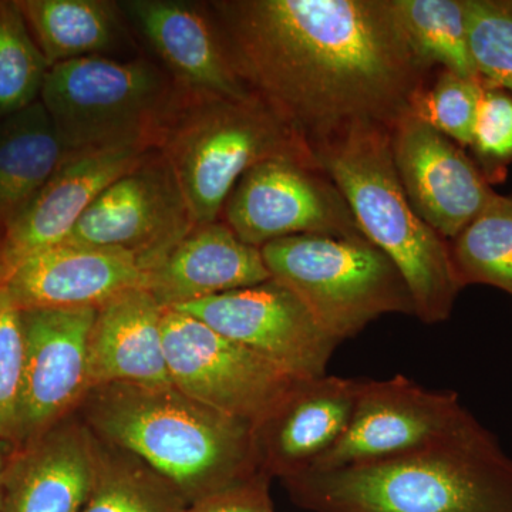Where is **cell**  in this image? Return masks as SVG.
<instances>
[{
  "label": "cell",
  "instance_id": "26",
  "mask_svg": "<svg viewBox=\"0 0 512 512\" xmlns=\"http://www.w3.org/2000/svg\"><path fill=\"white\" fill-rule=\"evenodd\" d=\"M392 5L427 66L483 80L468 46L467 0H392Z\"/></svg>",
  "mask_w": 512,
  "mask_h": 512
},
{
  "label": "cell",
  "instance_id": "24",
  "mask_svg": "<svg viewBox=\"0 0 512 512\" xmlns=\"http://www.w3.org/2000/svg\"><path fill=\"white\" fill-rule=\"evenodd\" d=\"M187 507L180 491L144 461L99 440L96 484L83 512H185Z\"/></svg>",
  "mask_w": 512,
  "mask_h": 512
},
{
  "label": "cell",
  "instance_id": "29",
  "mask_svg": "<svg viewBox=\"0 0 512 512\" xmlns=\"http://www.w3.org/2000/svg\"><path fill=\"white\" fill-rule=\"evenodd\" d=\"M485 86L484 80L466 79L441 69L434 82L427 83L417 96L412 114L458 146H471Z\"/></svg>",
  "mask_w": 512,
  "mask_h": 512
},
{
  "label": "cell",
  "instance_id": "31",
  "mask_svg": "<svg viewBox=\"0 0 512 512\" xmlns=\"http://www.w3.org/2000/svg\"><path fill=\"white\" fill-rule=\"evenodd\" d=\"M470 147L488 181L503 175L512 163V94L485 86Z\"/></svg>",
  "mask_w": 512,
  "mask_h": 512
},
{
  "label": "cell",
  "instance_id": "10",
  "mask_svg": "<svg viewBox=\"0 0 512 512\" xmlns=\"http://www.w3.org/2000/svg\"><path fill=\"white\" fill-rule=\"evenodd\" d=\"M460 396L409 377L362 380L348 429L309 470L362 466L429 446L470 416Z\"/></svg>",
  "mask_w": 512,
  "mask_h": 512
},
{
  "label": "cell",
  "instance_id": "28",
  "mask_svg": "<svg viewBox=\"0 0 512 512\" xmlns=\"http://www.w3.org/2000/svg\"><path fill=\"white\" fill-rule=\"evenodd\" d=\"M467 26L477 73L512 94V0H467Z\"/></svg>",
  "mask_w": 512,
  "mask_h": 512
},
{
  "label": "cell",
  "instance_id": "5",
  "mask_svg": "<svg viewBox=\"0 0 512 512\" xmlns=\"http://www.w3.org/2000/svg\"><path fill=\"white\" fill-rule=\"evenodd\" d=\"M323 171L348 201L365 237L399 269L416 316L446 322L463 286L448 241L421 220L404 194L390 148V130L359 128L318 153Z\"/></svg>",
  "mask_w": 512,
  "mask_h": 512
},
{
  "label": "cell",
  "instance_id": "9",
  "mask_svg": "<svg viewBox=\"0 0 512 512\" xmlns=\"http://www.w3.org/2000/svg\"><path fill=\"white\" fill-rule=\"evenodd\" d=\"M221 221L261 249L296 235L366 238L348 201L322 168L292 160L256 165L239 178Z\"/></svg>",
  "mask_w": 512,
  "mask_h": 512
},
{
  "label": "cell",
  "instance_id": "16",
  "mask_svg": "<svg viewBox=\"0 0 512 512\" xmlns=\"http://www.w3.org/2000/svg\"><path fill=\"white\" fill-rule=\"evenodd\" d=\"M121 15L153 50L183 92L244 99L254 94L242 77L207 3L126 0Z\"/></svg>",
  "mask_w": 512,
  "mask_h": 512
},
{
  "label": "cell",
  "instance_id": "2",
  "mask_svg": "<svg viewBox=\"0 0 512 512\" xmlns=\"http://www.w3.org/2000/svg\"><path fill=\"white\" fill-rule=\"evenodd\" d=\"M281 481L311 512H512V457L473 414L412 453Z\"/></svg>",
  "mask_w": 512,
  "mask_h": 512
},
{
  "label": "cell",
  "instance_id": "8",
  "mask_svg": "<svg viewBox=\"0 0 512 512\" xmlns=\"http://www.w3.org/2000/svg\"><path fill=\"white\" fill-rule=\"evenodd\" d=\"M171 383L212 409L258 426L302 380L187 313L164 308Z\"/></svg>",
  "mask_w": 512,
  "mask_h": 512
},
{
  "label": "cell",
  "instance_id": "7",
  "mask_svg": "<svg viewBox=\"0 0 512 512\" xmlns=\"http://www.w3.org/2000/svg\"><path fill=\"white\" fill-rule=\"evenodd\" d=\"M175 96L163 67L144 59L83 57L55 64L40 103L67 153L121 144H150Z\"/></svg>",
  "mask_w": 512,
  "mask_h": 512
},
{
  "label": "cell",
  "instance_id": "33",
  "mask_svg": "<svg viewBox=\"0 0 512 512\" xmlns=\"http://www.w3.org/2000/svg\"><path fill=\"white\" fill-rule=\"evenodd\" d=\"M12 448V444L0 439V512H2L3 507V485H5L6 466H8V458Z\"/></svg>",
  "mask_w": 512,
  "mask_h": 512
},
{
  "label": "cell",
  "instance_id": "21",
  "mask_svg": "<svg viewBox=\"0 0 512 512\" xmlns=\"http://www.w3.org/2000/svg\"><path fill=\"white\" fill-rule=\"evenodd\" d=\"M164 308L147 288H134L97 309L89 339L93 387L110 383L171 386L163 340Z\"/></svg>",
  "mask_w": 512,
  "mask_h": 512
},
{
  "label": "cell",
  "instance_id": "18",
  "mask_svg": "<svg viewBox=\"0 0 512 512\" xmlns=\"http://www.w3.org/2000/svg\"><path fill=\"white\" fill-rule=\"evenodd\" d=\"M148 272L126 252L60 244L23 259L0 274V285L23 309L100 308L134 288Z\"/></svg>",
  "mask_w": 512,
  "mask_h": 512
},
{
  "label": "cell",
  "instance_id": "23",
  "mask_svg": "<svg viewBox=\"0 0 512 512\" xmlns=\"http://www.w3.org/2000/svg\"><path fill=\"white\" fill-rule=\"evenodd\" d=\"M49 66L104 56L123 40V15L107 0H16Z\"/></svg>",
  "mask_w": 512,
  "mask_h": 512
},
{
  "label": "cell",
  "instance_id": "32",
  "mask_svg": "<svg viewBox=\"0 0 512 512\" xmlns=\"http://www.w3.org/2000/svg\"><path fill=\"white\" fill-rule=\"evenodd\" d=\"M271 480L268 474L259 471L247 480L194 501L185 512H275Z\"/></svg>",
  "mask_w": 512,
  "mask_h": 512
},
{
  "label": "cell",
  "instance_id": "1",
  "mask_svg": "<svg viewBox=\"0 0 512 512\" xmlns=\"http://www.w3.org/2000/svg\"><path fill=\"white\" fill-rule=\"evenodd\" d=\"M239 76L315 151L392 131L429 83L392 0L207 3Z\"/></svg>",
  "mask_w": 512,
  "mask_h": 512
},
{
  "label": "cell",
  "instance_id": "15",
  "mask_svg": "<svg viewBox=\"0 0 512 512\" xmlns=\"http://www.w3.org/2000/svg\"><path fill=\"white\" fill-rule=\"evenodd\" d=\"M154 153L150 144H121L67 154L8 227L0 232V274L64 244L101 192Z\"/></svg>",
  "mask_w": 512,
  "mask_h": 512
},
{
  "label": "cell",
  "instance_id": "14",
  "mask_svg": "<svg viewBox=\"0 0 512 512\" xmlns=\"http://www.w3.org/2000/svg\"><path fill=\"white\" fill-rule=\"evenodd\" d=\"M390 148L413 210L448 242L495 195L490 181L463 148L412 113L390 131Z\"/></svg>",
  "mask_w": 512,
  "mask_h": 512
},
{
  "label": "cell",
  "instance_id": "4",
  "mask_svg": "<svg viewBox=\"0 0 512 512\" xmlns=\"http://www.w3.org/2000/svg\"><path fill=\"white\" fill-rule=\"evenodd\" d=\"M154 150L173 173L195 225L220 221L239 178L256 165L292 160L322 168L298 131L255 93L231 99L175 87Z\"/></svg>",
  "mask_w": 512,
  "mask_h": 512
},
{
  "label": "cell",
  "instance_id": "17",
  "mask_svg": "<svg viewBox=\"0 0 512 512\" xmlns=\"http://www.w3.org/2000/svg\"><path fill=\"white\" fill-rule=\"evenodd\" d=\"M97 468L99 440L74 413L30 443L12 448L2 512H83Z\"/></svg>",
  "mask_w": 512,
  "mask_h": 512
},
{
  "label": "cell",
  "instance_id": "11",
  "mask_svg": "<svg viewBox=\"0 0 512 512\" xmlns=\"http://www.w3.org/2000/svg\"><path fill=\"white\" fill-rule=\"evenodd\" d=\"M171 309L194 316L299 380L325 376L340 345L274 279Z\"/></svg>",
  "mask_w": 512,
  "mask_h": 512
},
{
  "label": "cell",
  "instance_id": "25",
  "mask_svg": "<svg viewBox=\"0 0 512 512\" xmlns=\"http://www.w3.org/2000/svg\"><path fill=\"white\" fill-rule=\"evenodd\" d=\"M448 247L463 288L488 285L512 296V197L495 192Z\"/></svg>",
  "mask_w": 512,
  "mask_h": 512
},
{
  "label": "cell",
  "instance_id": "27",
  "mask_svg": "<svg viewBox=\"0 0 512 512\" xmlns=\"http://www.w3.org/2000/svg\"><path fill=\"white\" fill-rule=\"evenodd\" d=\"M49 69L16 0H0V119L40 100Z\"/></svg>",
  "mask_w": 512,
  "mask_h": 512
},
{
  "label": "cell",
  "instance_id": "22",
  "mask_svg": "<svg viewBox=\"0 0 512 512\" xmlns=\"http://www.w3.org/2000/svg\"><path fill=\"white\" fill-rule=\"evenodd\" d=\"M67 154L40 100L0 119V232L25 210Z\"/></svg>",
  "mask_w": 512,
  "mask_h": 512
},
{
  "label": "cell",
  "instance_id": "19",
  "mask_svg": "<svg viewBox=\"0 0 512 512\" xmlns=\"http://www.w3.org/2000/svg\"><path fill=\"white\" fill-rule=\"evenodd\" d=\"M360 382L328 375L302 380L291 396L255 427L261 471L284 480L309 470L348 429Z\"/></svg>",
  "mask_w": 512,
  "mask_h": 512
},
{
  "label": "cell",
  "instance_id": "30",
  "mask_svg": "<svg viewBox=\"0 0 512 512\" xmlns=\"http://www.w3.org/2000/svg\"><path fill=\"white\" fill-rule=\"evenodd\" d=\"M22 316L12 296L0 285V439L15 447L18 433L20 384H22Z\"/></svg>",
  "mask_w": 512,
  "mask_h": 512
},
{
  "label": "cell",
  "instance_id": "13",
  "mask_svg": "<svg viewBox=\"0 0 512 512\" xmlns=\"http://www.w3.org/2000/svg\"><path fill=\"white\" fill-rule=\"evenodd\" d=\"M97 309L20 311L25 356L15 447L72 416L92 390L89 339Z\"/></svg>",
  "mask_w": 512,
  "mask_h": 512
},
{
  "label": "cell",
  "instance_id": "12",
  "mask_svg": "<svg viewBox=\"0 0 512 512\" xmlns=\"http://www.w3.org/2000/svg\"><path fill=\"white\" fill-rule=\"evenodd\" d=\"M194 225L173 173L154 150L101 192L64 244L126 252L150 272Z\"/></svg>",
  "mask_w": 512,
  "mask_h": 512
},
{
  "label": "cell",
  "instance_id": "3",
  "mask_svg": "<svg viewBox=\"0 0 512 512\" xmlns=\"http://www.w3.org/2000/svg\"><path fill=\"white\" fill-rule=\"evenodd\" d=\"M97 439L127 451L180 491L188 505L261 471L255 426L177 387H93L76 412Z\"/></svg>",
  "mask_w": 512,
  "mask_h": 512
},
{
  "label": "cell",
  "instance_id": "6",
  "mask_svg": "<svg viewBox=\"0 0 512 512\" xmlns=\"http://www.w3.org/2000/svg\"><path fill=\"white\" fill-rule=\"evenodd\" d=\"M261 254L271 279L298 296L340 343L380 316H416L399 269L367 238L296 235L269 242Z\"/></svg>",
  "mask_w": 512,
  "mask_h": 512
},
{
  "label": "cell",
  "instance_id": "20",
  "mask_svg": "<svg viewBox=\"0 0 512 512\" xmlns=\"http://www.w3.org/2000/svg\"><path fill=\"white\" fill-rule=\"evenodd\" d=\"M261 249L245 244L224 222L194 225L148 272L147 289L175 308L269 281Z\"/></svg>",
  "mask_w": 512,
  "mask_h": 512
}]
</instances>
